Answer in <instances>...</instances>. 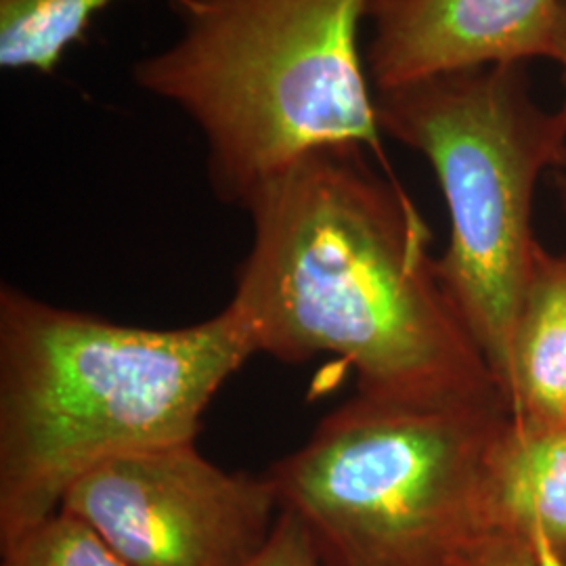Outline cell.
<instances>
[{
	"instance_id": "3957f363",
	"label": "cell",
	"mask_w": 566,
	"mask_h": 566,
	"mask_svg": "<svg viewBox=\"0 0 566 566\" xmlns=\"http://www.w3.org/2000/svg\"><path fill=\"white\" fill-rule=\"evenodd\" d=\"M371 0H172L179 34L133 65L143 93L179 109L206 149L219 202H245L327 147L380 163L382 128L361 32Z\"/></svg>"
},
{
	"instance_id": "7c38bea8",
	"label": "cell",
	"mask_w": 566,
	"mask_h": 566,
	"mask_svg": "<svg viewBox=\"0 0 566 566\" xmlns=\"http://www.w3.org/2000/svg\"><path fill=\"white\" fill-rule=\"evenodd\" d=\"M250 566H332L298 518L280 512L277 525L261 556Z\"/></svg>"
},
{
	"instance_id": "30bf717a",
	"label": "cell",
	"mask_w": 566,
	"mask_h": 566,
	"mask_svg": "<svg viewBox=\"0 0 566 566\" xmlns=\"http://www.w3.org/2000/svg\"><path fill=\"white\" fill-rule=\"evenodd\" d=\"M118 2L124 0H0V67L55 74L103 11Z\"/></svg>"
},
{
	"instance_id": "5bb4252c",
	"label": "cell",
	"mask_w": 566,
	"mask_h": 566,
	"mask_svg": "<svg viewBox=\"0 0 566 566\" xmlns=\"http://www.w3.org/2000/svg\"><path fill=\"white\" fill-rule=\"evenodd\" d=\"M549 60L558 61L563 65L566 76V0H563V4H560V15H558L556 34H554V49H552V57ZM558 114L566 122V102Z\"/></svg>"
},
{
	"instance_id": "4fadbf2b",
	"label": "cell",
	"mask_w": 566,
	"mask_h": 566,
	"mask_svg": "<svg viewBox=\"0 0 566 566\" xmlns=\"http://www.w3.org/2000/svg\"><path fill=\"white\" fill-rule=\"evenodd\" d=\"M460 566H544L539 549L525 537L489 531L472 542L460 558Z\"/></svg>"
},
{
	"instance_id": "8992f818",
	"label": "cell",
	"mask_w": 566,
	"mask_h": 566,
	"mask_svg": "<svg viewBox=\"0 0 566 566\" xmlns=\"http://www.w3.org/2000/svg\"><path fill=\"white\" fill-rule=\"evenodd\" d=\"M61 510L128 566H250L280 518L266 474L229 472L196 441L151 447L91 468Z\"/></svg>"
},
{
	"instance_id": "7a4b0ae2",
	"label": "cell",
	"mask_w": 566,
	"mask_h": 566,
	"mask_svg": "<svg viewBox=\"0 0 566 566\" xmlns=\"http://www.w3.org/2000/svg\"><path fill=\"white\" fill-rule=\"evenodd\" d=\"M252 355L227 304L156 329L0 290V544L61 507L91 468L196 441L203 411Z\"/></svg>"
},
{
	"instance_id": "9c48e42d",
	"label": "cell",
	"mask_w": 566,
	"mask_h": 566,
	"mask_svg": "<svg viewBox=\"0 0 566 566\" xmlns=\"http://www.w3.org/2000/svg\"><path fill=\"white\" fill-rule=\"evenodd\" d=\"M512 418L566 424V252L537 245L510 348Z\"/></svg>"
},
{
	"instance_id": "52a82bcc",
	"label": "cell",
	"mask_w": 566,
	"mask_h": 566,
	"mask_svg": "<svg viewBox=\"0 0 566 566\" xmlns=\"http://www.w3.org/2000/svg\"><path fill=\"white\" fill-rule=\"evenodd\" d=\"M563 0H371L374 91L489 65L552 57Z\"/></svg>"
},
{
	"instance_id": "9a60e30c",
	"label": "cell",
	"mask_w": 566,
	"mask_h": 566,
	"mask_svg": "<svg viewBox=\"0 0 566 566\" xmlns=\"http://www.w3.org/2000/svg\"><path fill=\"white\" fill-rule=\"evenodd\" d=\"M554 181H556V191H558V196H560L563 210L566 212V168H563V170H556Z\"/></svg>"
},
{
	"instance_id": "5b68a950",
	"label": "cell",
	"mask_w": 566,
	"mask_h": 566,
	"mask_svg": "<svg viewBox=\"0 0 566 566\" xmlns=\"http://www.w3.org/2000/svg\"><path fill=\"white\" fill-rule=\"evenodd\" d=\"M382 133L424 156L451 233L439 277L507 401L510 348L539 242L542 175L566 168V122L531 99L523 65H489L376 93Z\"/></svg>"
},
{
	"instance_id": "6da1fadb",
	"label": "cell",
	"mask_w": 566,
	"mask_h": 566,
	"mask_svg": "<svg viewBox=\"0 0 566 566\" xmlns=\"http://www.w3.org/2000/svg\"><path fill=\"white\" fill-rule=\"evenodd\" d=\"M242 210L252 243L229 306L256 355H336L355 367L357 395L380 401L507 405L439 277L420 210L367 149L315 151Z\"/></svg>"
},
{
	"instance_id": "277c9868",
	"label": "cell",
	"mask_w": 566,
	"mask_h": 566,
	"mask_svg": "<svg viewBox=\"0 0 566 566\" xmlns=\"http://www.w3.org/2000/svg\"><path fill=\"white\" fill-rule=\"evenodd\" d=\"M510 416L357 395L264 474L332 566H460L491 531L486 460Z\"/></svg>"
},
{
	"instance_id": "8fae6325",
	"label": "cell",
	"mask_w": 566,
	"mask_h": 566,
	"mask_svg": "<svg viewBox=\"0 0 566 566\" xmlns=\"http://www.w3.org/2000/svg\"><path fill=\"white\" fill-rule=\"evenodd\" d=\"M0 547V566H128L91 526L61 507Z\"/></svg>"
},
{
	"instance_id": "ba28073f",
	"label": "cell",
	"mask_w": 566,
	"mask_h": 566,
	"mask_svg": "<svg viewBox=\"0 0 566 566\" xmlns=\"http://www.w3.org/2000/svg\"><path fill=\"white\" fill-rule=\"evenodd\" d=\"M491 531L525 537L544 566H566V424L512 418L486 460Z\"/></svg>"
}]
</instances>
